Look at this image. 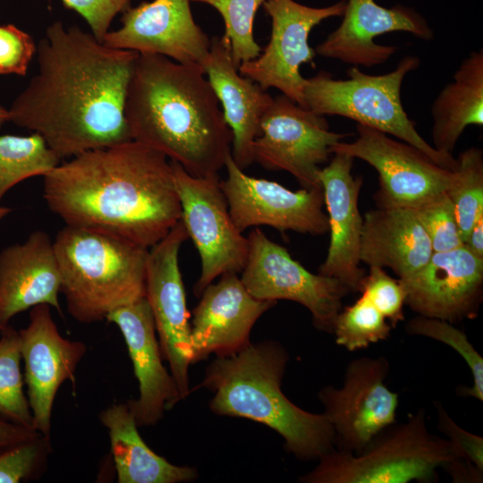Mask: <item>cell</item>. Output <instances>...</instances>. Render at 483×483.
Masks as SVG:
<instances>
[{
  "mask_svg": "<svg viewBox=\"0 0 483 483\" xmlns=\"http://www.w3.org/2000/svg\"><path fill=\"white\" fill-rule=\"evenodd\" d=\"M403 31L429 41L434 32L426 19L412 8H386L374 0H348L340 25L318 44L316 54L353 66L372 67L387 62L395 46L375 42L377 36Z\"/></svg>",
  "mask_w": 483,
  "mask_h": 483,
  "instance_id": "20",
  "label": "cell"
},
{
  "mask_svg": "<svg viewBox=\"0 0 483 483\" xmlns=\"http://www.w3.org/2000/svg\"><path fill=\"white\" fill-rule=\"evenodd\" d=\"M437 428L446 436L457 459L465 460L483 471V438L457 425L440 402H435Z\"/></svg>",
  "mask_w": 483,
  "mask_h": 483,
  "instance_id": "38",
  "label": "cell"
},
{
  "mask_svg": "<svg viewBox=\"0 0 483 483\" xmlns=\"http://www.w3.org/2000/svg\"><path fill=\"white\" fill-rule=\"evenodd\" d=\"M457 459L446 438L430 433L423 408L376 436L359 453H327L299 481L304 483H408L437 480V470Z\"/></svg>",
  "mask_w": 483,
  "mask_h": 483,
  "instance_id": "6",
  "label": "cell"
},
{
  "mask_svg": "<svg viewBox=\"0 0 483 483\" xmlns=\"http://www.w3.org/2000/svg\"><path fill=\"white\" fill-rule=\"evenodd\" d=\"M54 249L69 314L80 323L106 319L146 296L148 248L122 237L65 225Z\"/></svg>",
  "mask_w": 483,
  "mask_h": 483,
  "instance_id": "5",
  "label": "cell"
},
{
  "mask_svg": "<svg viewBox=\"0 0 483 483\" xmlns=\"http://www.w3.org/2000/svg\"><path fill=\"white\" fill-rule=\"evenodd\" d=\"M64 6L78 13L100 42L109 31L115 16L130 7L132 0H61Z\"/></svg>",
  "mask_w": 483,
  "mask_h": 483,
  "instance_id": "39",
  "label": "cell"
},
{
  "mask_svg": "<svg viewBox=\"0 0 483 483\" xmlns=\"http://www.w3.org/2000/svg\"><path fill=\"white\" fill-rule=\"evenodd\" d=\"M419 64L417 56L406 55L394 70L377 75L352 66L347 70L346 80L334 79L321 71L306 79L305 107L324 116H343L383 131L416 147L439 165L453 170L456 158L440 153L419 135L402 103V81Z\"/></svg>",
  "mask_w": 483,
  "mask_h": 483,
  "instance_id": "7",
  "label": "cell"
},
{
  "mask_svg": "<svg viewBox=\"0 0 483 483\" xmlns=\"http://www.w3.org/2000/svg\"><path fill=\"white\" fill-rule=\"evenodd\" d=\"M247 238L249 252L240 278L248 292L262 301L300 303L309 310L318 329L333 333L343 298L350 291L335 278L307 270L259 228Z\"/></svg>",
  "mask_w": 483,
  "mask_h": 483,
  "instance_id": "9",
  "label": "cell"
},
{
  "mask_svg": "<svg viewBox=\"0 0 483 483\" xmlns=\"http://www.w3.org/2000/svg\"><path fill=\"white\" fill-rule=\"evenodd\" d=\"M181 205V221L201 261L194 285L199 296L216 277L242 272L249 252L248 238L234 224L218 177H197L171 161Z\"/></svg>",
  "mask_w": 483,
  "mask_h": 483,
  "instance_id": "8",
  "label": "cell"
},
{
  "mask_svg": "<svg viewBox=\"0 0 483 483\" xmlns=\"http://www.w3.org/2000/svg\"><path fill=\"white\" fill-rule=\"evenodd\" d=\"M121 330L139 382V397L127 402L138 427L157 423L165 410L182 400L177 384L162 363L150 306L146 297L109 313Z\"/></svg>",
  "mask_w": 483,
  "mask_h": 483,
  "instance_id": "22",
  "label": "cell"
},
{
  "mask_svg": "<svg viewBox=\"0 0 483 483\" xmlns=\"http://www.w3.org/2000/svg\"><path fill=\"white\" fill-rule=\"evenodd\" d=\"M405 331L411 335L439 341L453 348L468 365L473 379L470 387H461L458 394L483 401V358L463 331L448 321L419 315L406 323Z\"/></svg>",
  "mask_w": 483,
  "mask_h": 483,
  "instance_id": "32",
  "label": "cell"
},
{
  "mask_svg": "<svg viewBox=\"0 0 483 483\" xmlns=\"http://www.w3.org/2000/svg\"><path fill=\"white\" fill-rule=\"evenodd\" d=\"M411 208L428 234L434 252L451 250L464 244L453 205L446 191Z\"/></svg>",
  "mask_w": 483,
  "mask_h": 483,
  "instance_id": "34",
  "label": "cell"
},
{
  "mask_svg": "<svg viewBox=\"0 0 483 483\" xmlns=\"http://www.w3.org/2000/svg\"><path fill=\"white\" fill-rule=\"evenodd\" d=\"M208 4L222 16L225 23L223 38L230 42L232 57L239 67L256 58L261 47L253 36L256 13L267 0H191Z\"/></svg>",
  "mask_w": 483,
  "mask_h": 483,
  "instance_id": "33",
  "label": "cell"
},
{
  "mask_svg": "<svg viewBox=\"0 0 483 483\" xmlns=\"http://www.w3.org/2000/svg\"><path fill=\"white\" fill-rule=\"evenodd\" d=\"M433 148L452 156L464 130L483 124V51L471 52L431 106Z\"/></svg>",
  "mask_w": 483,
  "mask_h": 483,
  "instance_id": "27",
  "label": "cell"
},
{
  "mask_svg": "<svg viewBox=\"0 0 483 483\" xmlns=\"http://www.w3.org/2000/svg\"><path fill=\"white\" fill-rule=\"evenodd\" d=\"M43 177V197L67 225L149 249L181 219L169 158L133 140L82 152Z\"/></svg>",
  "mask_w": 483,
  "mask_h": 483,
  "instance_id": "2",
  "label": "cell"
},
{
  "mask_svg": "<svg viewBox=\"0 0 483 483\" xmlns=\"http://www.w3.org/2000/svg\"><path fill=\"white\" fill-rule=\"evenodd\" d=\"M360 292L385 316L393 327L404 320L405 290L400 280L391 277L383 267H369V274L361 280Z\"/></svg>",
  "mask_w": 483,
  "mask_h": 483,
  "instance_id": "36",
  "label": "cell"
},
{
  "mask_svg": "<svg viewBox=\"0 0 483 483\" xmlns=\"http://www.w3.org/2000/svg\"><path fill=\"white\" fill-rule=\"evenodd\" d=\"M363 217L360 261L404 279L431 258L430 240L411 208L378 205Z\"/></svg>",
  "mask_w": 483,
  "mask_h": 483,
  "instance_id": "25",
  "label": "cell"
},
{
  "mask_svg": "<svg viewBox=\"0 0 483 483\" xmlns=\"http://www.w3.org/2000/svg\"><path fill=\"white\" fill-rule=\"evenodd\" d=\"M388 373L386 358L361 357L348 364L341 388L326 386L319 391L335 449L359 453L395 423L399 395L385 383Z\"/></svg>",
  "mask_w": 483,
  "mask_h": 483,
  "instance_id": "11",
  "label": "cell"
},
{
  "mask_svg": "<svg viewBox=\"0 0 483 483\" xmlns=\"http://www.w3.org/2000/svg\"><path fill=\"white\" fill-rule=\"evenodd\" d=\"M465 243L478 216L483 212V153L471 147L456 158L453 180L446 190Z\"/></svg>",
  "mask_w": 483,
  "mask_h": 483,
  "instance_id": "29",
  "label": "cell"
},
{
  "mask_svg": "<svg viewBox=\"0 0 483 483\" xmlns=\"http://www.w3.org/2000/svg\"><path fill=\"white\" fill-rule=\"evenodd\" d=\"M220 187L229 212L242 231L268 225L279 231L321 235L328 231L322 188L291 191L278 182L244 173L228 156Z\"/></svg>",
  "mask_w": 483,
  "mask_h": 483,
  "instance_id": "15",
  "label": "cell"
},
{
  "mask_svg": "<svg viewBox=\"0 0 483 483\" xmlns=\"http://www.w3.org/2000/svg\"><path fill=\"white\" fill-rule=\"evenodd\" d=\"M399 280L406 292L405 304L419 316L452 324L473 319L483 296V258L463 244L433 252L422 267Z\"/></svg>",
  "mask_w": 483,
  "mask_h": 483,
  "instance_id": "17",
  "label": "cell"
},
{
  "mask_svg": "<svg viewBox=\"0 0 483 483\" xmlns=\"http://www.w3.org/2000/svg\"><path fill=\"white\" fill-rule=\"evenodd\" d=\"M131 140L164 154L197 177H218L233 134L204 72L154 54H139L126 91Z\"/></svg>",
  "mask_w": 483,
  "mask_h": 483,
  "instance_id": "3",
  "label": "cell"
},
{
  "mask_svg": "<svg viewBox=\"0 0 483 483\" xmlns=\"http://www.w3.org/2000/svg\"><path fill=\"white\" fill-rule=\"evenodd\" d=\"M0 339V415L11 422L35 429L29 401L23 393L20 369L19 332L8 326Z\"/></svg>",
  "mask_w": 483,
  "mask_h": 483,
  "instance_id": "30",
  "label": "cell"
},
{
  "mask_svg": "<svg viewBox=\"0 0 483 483\" xmlns=\"http://www.w3.org/2000/svg\"><path fill=\"white\" fill-rule=\"evenodd\" d=\"M11 212V208L0 205V220Z\"/></svg>",
  "mask_w": 483,
  "mask_h": 483,
  "instance_id": "43",
  "label": "cell"
},
{
  "mask_svg": "<svg viewBox=\"0 0 483 483\" xmlns=\"http://www.w3.org/2000/svg\"><path fill=\"white\" fill-rule=\"evenodd\" d=\"M346 136L330 131L324 115L282 94L261 120L253 160L268 170L290 173L302 188H321L320 165L327 162L331 147Z\"/></svg>",
  "mask_w": 483,
  "mask_h": 483,
  "instance_id": "10",
  "label": "cell"
},
{
  "mask_svg": "<svg viewBox=\"0 0 483 483\" xmlns=\"http://www.w3.org/2000/svg\"><path fill=\"white\" fill-rule=\"evenodd\" d=\"M191 0H153L126 9L121 27L102 38L107 47L168 57L204 72L210 39L196 23ZM205 73V72H204Z\"/></svg>",
  "mask_w": 483,
  "mask_h": 483,
  "instance_id": "16",
  "label": "cell"
},
{
  "mask_svg": "<svg viewBox=\"0 0 483 483\" xmlns=\"http://www.w3.org/2000/svg\"><path fill=\"white\" fill-rule=\"evenodd\" d=\"M61 161L38 133L0 136V202L14 185L30 177L44 176Z\"/></svg>",
  "mask_w": 483,
  "mask_h": 483,
  "instance_id": "28",
  "label": "cell"
},
{
  "mask_svg": "<svg viewBox=\"0 0 483 483\" xmlns=\"http://www.w3.org/2000/svg\"><path fill=\"white\" fill-rule=\"evenodd\" d=\"M40 435L35 429L0 420V448H7Z\"/></svg>",
  "mask_w": 483,
  "mask_h": 483,
  "instance_id": "40",
  "label": "cell"
},
{
  "mask_svg": "<svg viewBox=\"0 0 483 483\" xmlns=\"http://www.w3.org/2000/svg\"><path fill=\"white\" fill-rule=\"evenodd\" d=\"M189 238L181 220L165 237L149 248L146 298L151 309L161 354L170 365L182 400L190 394L192 364L190 313L179 267V250Z\"/></svg>",
  "mask_w": 483,
  "mask_h": 483,
  "instance_id": "14",
  "label": "cell"
},
{
  "mask_svg": "<svg viewBox=\"0 0 483 483\" xmlns=\"http://www.w3.org/2000/svg\"><path fill=\"white\" fill-rule=\"evenodd\" d=\"M464 245L477 257L483 258V212L476 218Z\"/></svg>",
  "mask_w": 483,
  "mask_h": 483,
  "instance_id": "41",
  "label": "cell"
},
{
  "mask_svg": "<svg viewBox=\"0 0 483 483\" xmlns=\"http://www.w3.org/2000/svg\"><path fill=\"white\" fill-rule=\"evenodd\" d=\"M204 72L232 131L231 156L244 170L254 162L253 142L274 97L259 84L239 72L232 57L230 42L223 36L210 39Z\"/></svg>",
  "mask_w": 483,
  "mask_h": 483,
  "instance_id": "23",
  "label": "cell"
},
{
  "mask_svg": "<svg viewBox=\"0 0 483 483\" xmlns=\"http://www.w3.org/2000/svg\"><path fill=\"white\" fill-rule=\"evenodd\" d=\"M49 452V437L42 434L7 447L0 453V483H18L39 474Z\"/></svg>",
  "mask_w": 483,
  "mask_h": 483,
  "instance_id": "35",
  "label": "cell"
},
{
  "mask_svg": "<svg viewBox=\"0 0 483 483\" xmlns=\"http://www.w3.org/2000/svg\"><path fill=\"white\" fill-rule=\"evenodd\" d=\"M347 0L326 7H310L294 0H267L265 12L271 19L267 45L254 59L239 65V72L264 89L275 88L305 107L306 79L300 70L311 63L316 51L309 44L314 27L331 17L343 16Z\"/></svg>",
  "mask_w": 483,
  "mask_h": 483,
  "instance_id": "12",
  "label": "cell"
},
{
  "mask_svg": "<svg viewBox=\"0 0 483 483\" xmlns=\"http://www.w3.org/2000/svg\"><path fill=\"white\" fill-rule=\"evenodd\" d=\"M199 296L191 324L192 364L245 348L257 320L276 303L253 297L236 273L222 275Z\"/></svg>",
  "mask_w": 483,
  "mask_h": 483,
  "instance_id": "19",
  "label": "cell"
},
{
  "mask_svg": "<svg viewBox=\"0 0 483 483\" xmlns=\"http://www.w3.org/2000/svg\"><path fill=\"white\" fill-rule=\"evenodd\" d=\"M99 419L108 429L119 483H179L198 478L195 468L170 463L147 445L127 402L111 405Z\"/></svg>",
  "mask_w": 483,
  "mask_h": 483,
  "instance_id": "26",
  "label": "cell"
},
{
  "mask_svg": "<svg viewBox=\"0 0 483 483\" xmlns=\"http://www.w3.org/2000/svg\"><path fill=\"white\" fill-rule=\"evenodd\" d=\"M49 307H33L28 326L19 332L34 428L47 437L56 393L64 381L74 383L77 365L86 352L83 343L61 335Z\"/></svg>",
  "mask_w": 483,
  "mask_h": 483,
  "instance_id": "18",
  "label": "cell"
},
{
  "mask_svg": "<svg viewBox=\"0 0 483 483\" xmlns=\"http://www.w3.org/2000/svg\"><path fill=\"white\" fill-rule=\"evenodd\" d=\"M353 160L335 153L318 174L330 233L326 258L318 274L339 280L350 292H360L366 275L360 267L363 217L358 202L362 179L352 173Z\"/></svg>",
  "mask_w": 483,
  "mask_h": 483,
  "instance_id": "21",
  "label": "cell"
},
{
  "mask_svg": "<svg viewBox=\"0 0 483 483\" xmlns=\"http://www.w3.org/2000/svg\"><path fill=\"white\" fill-rule=\"evenodd\" d=\"M32 37L13 24L0 25V74H27L36 55Z\"/></svg>",
  "mask_w": 483,
  "mask_h": 483,
  "instance_id": "37",
  "label": "cell"
},
{
  "mask_svg": "<svg viewBox=\"0 0 483 483\" xmlns=\"http://www.w3.org/2000/svg\"><path fill=\"white\" fill-rule=\"evenodd\" d=\"M288 360L278 342L250 343L233 354L216 357L196 388L214 393L209 408L215 414L261 423L278 433L286 452L297 459L319 460L335 449V435L324 413L304 411L283 393Z\"/></svg>",
  "mask_w": 483,
  "mask_h": 483,
  "instance_id": "4",
  "label": "cell"
},
{
  "mask_svg": "<svg viewBox=\"0 0 483 483\" xmlns=\"http://www.w3.org/2000/svg\"><path fill=\"white\" fill-rule=\"evenodd\" d=\"M6 122H10L9 110L0 106V127Z\"/></svg>",
  "mask_w": 483,
  "mask_h": 483,
  "instance_id": "42",
  "label": "cell"
},
{
  "mask_svg": "<svg viewBox=\"0 0 483 483\" xmlns=\"http://www.w3.org/2000/svg\"><path fill=\"white\" fill-rule=\"evenodd\" d=\"M357 138L338 141L331 154L341 153L360 158L378 174V205L413 207L446 191L453 170L436 164L416 147L365 125H356Z\"/></svg>",
  "mask_w": 483,
  "mask_h": 483,
  "instance_id": "13",
  "label": "cell"
},
{
  "mask_svg": "<svg viewBox=\"0 0 483 483\" xmlns=\"http://www.w3.org/2000/svg\"><path fill=\"white\" fill-rule=\"evenodd\" d=\"M61 274L50 236L43 231L0 252V331L17 314L39 304L62 310Z\"/></svg>",
  "mask_w": 483,
  "mask_h": 483,
  "instance_id": "24",
  "label": "cell"
},
{
  "mask_svg": "<svg viewBox=\"0 0 483 483\" xmlns=\"http://www.w3.org/2000/svg\"><path fill=\"white\" fill-rule=\"evenodd\" d=\"M36 55L38 72L8 109L10 122L39 134L61 160L131 140L123 106L139 53L55 21Z\"/></svg>",
  "mask_w": 483,
  "mask_h": 483,
  "instance_id": "1",
  "label": "cell"
},
{
  "mask_svg": "<svg viewBox=\"0 0 483 483\" xmlns=\"http://www.w3.org/2000/svg\"><path fill=\"white\" fill-rule=\"evenodd\" d=\"M393 326L385 316L363 294L337 314L333 334L335 343L353 352L386 340Z\"/></svg>",
  "mask_w": 483,
  "mask_h": 483,
  "instance_id": "31",
  "label": "cell"
}]
</instances>
